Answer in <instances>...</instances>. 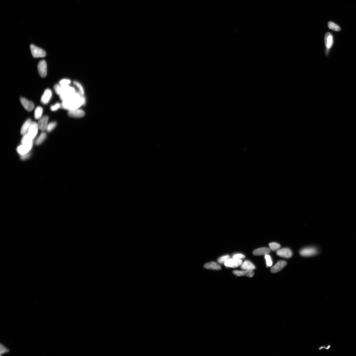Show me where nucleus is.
<instances>
[{
	"label": "nucleus",
	"mask_w": 356,
	"mask_h": 356,
	"mask_svg": "<svg viewBox=\"0 0 356 356\" xmlns=\"http://www.w3.org/2000/svg\"><path fill=\"white\" fill-rule=\"evenodd\" d=\"M30 48L31 52L34 57L41 58L46 56V52L41 48L33 44L30 45Z\"/></svg>",
	"instance_id": "f03ea898"
},
{
	"label": "nucleus",
	"mask_w": 356,
	"mask_h": 356,
	"mask_svg": "<svg viewBox=\"0 0 356 356\" xmlns=\"http://www.w3.org/2000/svg\"><path fill=\"white\" fill-rule=\"evenodd\" d=\"M270 249L272 251H277L280 249L281 246L279 244L275 242H272L269 244Z\"/></svg>",
	"instance_id": "b1692460"
},
{
	"label": "nucleus",
	"mask_w": 356,
	"mask_h": 356,
	"mask_svg": "<svg viewBox=\"0 0 356 356\" xmlns=\"http://www.w3.org/2000/svg\"><path fill=\"white\" fill-rule=\"evenodd\" d=\"M47 137V134L44 132H43L39 136L35 142V144L38 145L41 144L44 142Z\"/></svg>",
	"instance_id": "412c9836"
},
{
	"label": "nucleus",
	"mask_w": 356,
	"mask_h": 356,
	"mask_svg": "<svg viewBox=\"0 0 356 356\" xmlns=\"http://www.w3.org/2000/svg\"><path fill=\"white\" fill-rule=\"evenodd\" d=\"M71 83V80L69 79H66L61 80L59 83L60 85L64 86L70 85Z\"/></svg>",
	"instance_id": "bb28decb"
},
{
	"label": "nucleus",
	"mask_w": 356,
	"mask_h": 356,
	"mask_svg": "<svg viewBox=\"0 0 356 356\" xmlns=\"http://www.w3.org/2000/svg\"><path fill=\"white\" fill-rule=\"evenodd\" d=\"M61 88V86L59 83L55 85L54 86V91L58 95H59L60 94Z\"/></svg>",
	"instance_id": "c85d7f7f"
},
{
	"label": "nucleus",
	"mask_w": 356,
	"mask_h": 356,
	"mask_svg": "<svg viewBox=\"0 0 356 356\" xmlns=\"http://www.w3.org/2000/svg\"><path fill=\"white\" fill-rule=\"evenodd\" d=\"M204 267L206 269L215 270H220L221 268L220 265L214 262H211L206 263L204 265Z\"/></svg>",
	"instance_id": "6ab92c4d"
},
{
	"label": "nucleus",
	"mask_w": 356,
	"mask_h": 356,
	"mask_svg": "<svg viewBox=\"0 0 356 356\" xmlns=\"http://www.w3.org/2000/svg\"><path fill=\"white\" fill-rule=\"evenodd\" d=\"M49 117L47 116H43L39 120L38 125L39 129L42 131L46 130L48 125Z\"/></svg>",
	"instance_id": "ddd939ff"
},
{
	"label": "nucleus",
	"mask_w": 356,
	"mask_h": 356,
	"mask_svg": "<svg viewBox=\"0 0 356 356\" xmlns=\"http://www.w3.org/2000/svg\"><path fill=\"white\" fill-rule=\"evenodd\" d=\"M9 351V349L5 347L4 345L1 346V354H3L8 352Z\"/></svg>",
	"instance_id": "7c9ffc66"
},
{
	"label": "nucleus",
	"mask_w": 356,
	"mask_h": 356,
	"mask_svg": "<svg viewBox=\"0 0 356 356\" xmlns=\"http://www.w3.org/2000/svg\"><path fill=\"white\" fill-rule=\"evenodd\" d=\"M60 108H61V104L57 103L52 105L51 107L50 108L52 111H57Z\"/></svg>",
	"instance_id": "c756f323"
},
{
	"label": "nucleus",
	"mask_w": 356,
	"mask_h": 356,
	"mask_svg": "<svg viewBox=\"0 0 356 356\" xmlns=\"http://www.w3.org/2000/svg\"><path fill=\"white\" fill-rule=\"evenodd\" d=\"M328 26L329 28L335 31L338 32L341 30L340 27L338 25L334 23L332 21H329L328 23Z\"/></svg>",
	"instance_id": "5701e85b"
},
{
	"label": "nucleus",
	"mask_w": 356,
	"mask_h": 356,
	"mask_svg": "<svg viewBox=\"0 0 356 356\" xmlns=\"http://www.w3.org/2000/svg\"><path fill=\"white\" fill-rule=\"evenodd\" d=\"M69 116L73 118H80L85 116V111L80 109L69 111L68 113Z\"/></svg>",
	"instance_id": "f8f14e48"
},
{
	"label": "nucleus",
	"mask_w": 356,
	"mask_h": 356,
	"mask_svg": "<svg viewBox=\"0 0 356 356\" xmlns=\"http://www.w3.org/2000/svg\"><path fill=\"white\" fill-rule=\"evenodd\" d=\"M242 261L241 259H230L224 263V265L226 267L236 268L242 264Z\"/></svg>",
	"instance_id": "39448f33"
},
{
	"label": "nucleus",
	"mask_w": 356,
	"mask_h": 356,
	"mask_svg": "<svg viewBox=\"0 0 356 356\" xmlns=\"http://www.w3.org/2000/svg\"><path fill=\"white\" fill-rule=\"evenodd\" d=\"M241 268L243 270L253 271L256 268L253 263L248 260H246L241 265Z\"/></svg>",
	"instance_id": "a211bd4d"
},
{
	"label": "nucleus",
	"mask_w": 356,
	"mask_h": 356,
	"mask_svg": "<svg viewBox=\"0 0 356 356\" xmlns=\"http://www.w3.org/2000/svg\"><path fill=\"white\" fill-rule=\"evenodd\" d=\"M52 97V92L51 89H47L45 91L41 99L42 104L46 105L50 101Z\"/></svg>",
	"instance_id": "6e6552de"
},
{
	"label": "nucleus",
	"mask_w": 356,
	"mask_h": 356,
	"mask_svg": "<svg viewBox=\"0 0 356 356\" xmlns=\"http://www.w3.org/2000/svg\"><path fill=\"white\" fill-rule=\"evenodd\" d=\"M43 112L42 108L38 107L36 108L35 112V117L36 119H39L42 117Z\"/></svg>",
	"instance_id": "4be33fe9"
},
{
	"label": "nucleus",
	"mask_w": 356,
	"mask_h": 356,
	"mask_svg": "<svg viewBox=\"0 0 356 356\" xmlns=\"http://www.w3.org/2000/svg\"><path fill=\"white\" fill-rule=\"evenodd\" d=\"M39 129L38 123L35 122H32L27 133L31 137L34 139L38 134Z\"/></svg>",
	"instance_id": "1a4fd4ad"
},
{
	"label": "nucleus",
	"mask_w": 356,
	"mask_h": 356,
	"mask_svg": "<svg viewBox=\"0 0 356 356\" xmlns=\"http://www.w3.org/2000/svg\"><path fill=\"white\" fill-rule=\"evenodd\" d=\"M21 103L25 109L29 111H32L35 107V105L31 101L28 100L24 97L20 98Z\"/></svg>",
	"instance_id": "0eeeda50"
},
{
	"label": "nucleus",
	"mask_w": 356,
	"mask_h": 356,
	"mask_svg": "<svg viewBox=\"0 0 356 356\" xmlns=\"http://www.w3.org/2000/svg\"><path fill=\"white\" fill-rule=\"evenodd\" d=\"M276 254L279 256L286 258L292 257L293 253L291 250L289 248H284L277 251Z\"/></svg>",
	"instance_id": "9d476101"
},
{
	"label": "nucleus",
	"mask_w": 356,
	"mask_h": 356,
	"mask_svg": "<svg viewBox=\"0 0 356 356\" xmlns=\"http://www.w3.org/2000/svg\"><path fill=\"white\" fill-rule=\"evenodd\" d=\"M33 139L28 133H27L23 135L21 141V144L33 145Z\"/></svg>",
	"instance_id": "aec40b11"
},
{
	"label": "nucleus",
	"mask_w": 356,
	"mask_h": 356,
	"mask_svg": "<svg viewBox=\"0 0 356 356\" xmlns=\"http://www.w3.org/2000/svg\"><path fill=\"white\" fill-rule=\"evenodd\" d=\"M287 263L285 261H279L277 264L271 269V271L272 273H276L281 271L283 268L285 267Z\"/></svg>",
	"instance_id": "4468645a"
},
{
	"label": "nucleus",
	"mask_w": 356,
	"mask_h": 356,
	"mask_svg": "<svg viewBox=\"0 0 356 356\" xmlns=\"http://www.w3.org/2000/svg\"><path fill=\"white\" fill-rule=\"evenodd\" d=\"M271 249L267 247L261 248L253 251V254L255 256L265 255L271 252Z\"/></svg>",
	"instance_id": "2eb2a0df"
},
{
	"label": "nucleus",
	"mask_w": 356,
	"mask_h": 356,
	"mask_svg": "<svg viewBox=\"0 0 356 356\" xmlns=\"http://www.w3.org/2000/svg\"><path fill=\"white\" fill-rule=\"evenodd\" d=\"M230 259V256L228 255L224 256L221 257L218 259V262L220 264L224 263L228 260Z\"/></svg>",
	"instance_id": "a878e982"
},
{
	"label": "nucleus",
	"mask_w": 356,
	"mask_h": 356,
	"mask_svg": "<svg viewBox=\"0 0 356 356\" xmlns=\"http://www.w3.org/2000/svg\"><path fill=\"white\" fill-rule=\"evenodd\" d=\"M83 92H78L72 97L62 101L61 108L68 111L79 109L85 103Z\"/></svg>",
	"instance_id": "f257e3e1"
},
{
	"label": "nucleus",
	"mask_w": 356,
	"mask_h": 356,
	"mask_svg": "<svg viewBox=\"0 0 356 356\" xmlns=\"http://www.w3.org/2000/svg\"><path fill=\"white\" fill-rule=\"evenodd\" d=\"M245 256L242 254H236L234 255L232 258L233 259H241L245 258Z\"/></svg>",
	"instance_id": "2f4dec72"
},
{
	"label": "nucleus",
	"mask_w": 356,
	"mask_h": 356,
	"mask_svg": "<svg viewBox=\"0 0 356 356\" xmlns=\"http://www.w3.org/2000/svg\"><path fill=\"white\" fill-rule=\"evenodd\" d=\"M33 145L21 144L17 147V153L21 156L29 153L30 151L32 149Z\"/></svg>",
	"instance_id": "20e7f679"
},
{
	"label": "nucleus",
	"mask_w": 356,
	"mask_h": 356,
	"mask_svg": "<svg viewBox=\"0 0 356 356\" xmlns=\"http://www.w3.org/2000/svg\"><path fill=\"white\" fill-rule=\"evenodd\" d=\"M233 273L238 276H245L249 277H252L254 275L252 271H233Z\"/></svg>",
	"instance_id": "dca6fc26"
},
{
	"label": "nucleus",
	"mask_w": 356,
	"mask_h": 356,
	"mask_svg": "<svg viewBox=\"0 0 356 356\" xmlns=\"http://www.w3.org/2000/svg\"><path fill=\"white\" fill-rule=\"evenodd\" d=\"M38 69L40 76L42 78L46 77L47 75V63L45 60H42L39 62Z\"/></svg>",
	"instance_id": "7ed1b4c3"
},
{
	"label": "nucleus",
	"mask_w": 356,
	"mask_h": 356,
	"mask_svg": "<svg viewBox=\"0 0 356 356\" xmlns=\"http://www.w3.org/2000/svg\"><path fill=\"white\" fill-rule=\"evenodd\" d=\"M265 258L268 267H271L272 265V261L271 257L268 254L265 255Z\"/></svg>",
	"instance_id": "cd10ccee"
},
{
	"label": "nucleus",
	"mask_w": 356,
	"mask_h": 356,
	"mask_svg": "<svg viewBox=\"0 0 356 356\" xmlns=\"http://www.w3.org/2000/svg\"><path fill=\"white\" fill-rule=\"evenodd\" d=\"M318 250L313 247L306 248L300 251V254L301 256H311L316 255Z\"/></svg>",
	"instance_id": "423d86ee"
},
{
	"label": "nucleus",
	"mask_w": 356,
	"mask_h": 356,
	"mask_svg": "<svg viewBox=\"0 0 356 356\" xmlns=\"http://www.w3.org/2000/svg\"><path fill=\"white\" fill-rule=\"evenodd\" d=\"M334 41L332 34L327 32L324 37V43L327 51L332 48L333 44Z\"/></svg>",
	"instance_id": "9b49d317"
},
{
	"label": "nucleus",
	"mask_w": 356,
	"mask_h": 356,
	"mask_svg": "<svg viewBox=\"0 0 356 356\" xmlns=\"http://www.w3.org/2000/svg\"><path fill=\"white\" fill-rule=\"evenodd\" d=\"M32 122L31 120L29 119L24 122L21 130L20 132L21 135H24L27 133Z\"/></svg>",
	"instance_id": "f3484780"
},
{
	"label": "nucleus",
	"mask_w": 356,
	"mask_h": 356,
	"mask_svg": "<svg viewBox=\"0 0 356 356\" xmlns=\"http://www.w3.org/2000/svg\"><path fill=\"white\" fill-rule=\"evenodd\" d=\"M57 123L55 122H51L48 124L46 130L48 132L52 131L56 127Z\"/></svg>",
	"instance_id": "393cba45"
}]
</instances>
